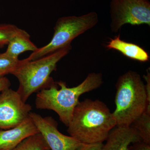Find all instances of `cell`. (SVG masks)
I'll list each match as a JSON object with an SVG mask.
<instances>
[{"label":"cell","instance_id":"19","mask_svg":"<svg viewBox=\"0 0 150 150\" xmlns=\"http://www.w3.org/2000/svg\"><path fill=\"white\" fill-rule=\"evenodd\" d=\"M11 83L8 79L5 77L0 78V92L7 88H10Z\"/></svg>","mask_w":150,"mask_h":150},{"label":"cell","instance_id":"10","mask_svg":"<svg viewBox=\"0 0 150 150\" xmlns=\"http://www.w3.org/2000/svg\"><path fill=\"white\" fill-rule=\"evenodd\" d=\"M101 150H128L131 144L142 141L138 131L131 126H116L110 131Z\"/></svg>","mask_w":150,"mask_h":150},{"label":"cell","instance_id":"17","mask_svg":"<svg viewBox=\"0 0 150 150\" xmlns=\"http://www.w3.org/2000/svg\"><path fill=\"white\" fill-rule=\"evenodd\" d=\"M103 146V143L83 144L77 150H101Z\"/></svg>","mask_w":150,"mask_h":150},{"label":"cell","instance_id":"8","mask_svg":"<svg viewBox=\"0 0 150 150\" xmlns=\"http://www.w3.org/2000/svg\"><path fill=\"white\" fill-rule=\"evenodd\" d=\"M29 116L50 150H77L83 144L73 137L61 133L58 130V123L51 116L43 117L31 112Z\"/></svg>","mask_w":150,"mask_h":150},{"label":"cell","instance_id":"6","mask_svg":"<svg viewBox=\"0 0 150 150\" xmlns=\"http://www.w3.org/2000/svg\"><path fill=\"white\" fill-rule=\"evenodd\" d=\"M110 7L112 32H118L125 24L150 25L149 0H111Z\"/></svg>","mask_w":150,"mask_h":150},{"label":"cell","instance_id":"9","mask_svg":"<svg viewBox=\"0 0 150 150\" xmlns=\"http://www.w3.org/2000/svg\"><path fill=\"white\" fill-rule=\"evenodd\" d=\"M39 133L29 116L13 128L7 130L0 129V150H12L25 139Z\"/></svg>","mask_w":150,"mask_h":150},{"label":"cell","instance_id":"1","mask_svg":"<svg viewBox=\"0 0 150 150\" xmlns=\"http://www.w3.org/2000/svg\"><path fill=\"white\" fill-rule=\"evenodd\" d=\"M116 126L112 113L104 103L86 99L75 107L67 132L83 144L103 143Z\"/></svg>","mask_w":150,"mask_h":150},{"label":"cell","instance_id":"2","mask_svg":"<svg viewBox=\"0 0 150 150\" xmlns=\"http://www.w3.org/2000/svg\"><path fill=\"white\" fill-rule=\"evenodd\" d=\"M102 74H89L84 80L76 86L67 87L64 82L60 81L38 92L35 100L37 109L52 110L67 127L71 119L75 107L81 95L96 89L103 83Z\"/></svg>","mask_w":150,"mask_h":150},{"label":"cell","instance_id":"15","mask_svg":"<svg viewBox=\"0 0 150 150\" xmlns=\"http://www.w3.org/2000/svg\"><path fill=\"white\" fill-rule=\"evenodd\" d=\"M20 60L15 59L5 53L0 54V78L6 75L12 74L18 66Z\"/></svg>","mask_w":150,"mask_h":150},{"label":"cell","instance_id":"20","mask_svg":"<svg viewBox=\"0 0 150 150\" xmlns=\"http://www.w3.org/2000/svg\"><path fill=\"white\" fill-rule=\"evenodd\" d=\"M145 80L146 82V90L147 95L148 101L150 103V73L148 72L147 75H144V76Z\"/></svg>","mask_w":150,"mask_h":150},{"label":"cell","instance_id":"11","mask_svg":"<svg viewBox=\"0 0 150 150\" xmlns=\"http://www.w3.org/2000/svg\"><path fill=\"white\" fill-rule=\"evenodd\" d=\"M106 47L109 50H116L124 56L140 62H146L149 60V56L144 49L137 44L121 40L119 35L110 39Z\"/></svg>","mask_w":150,"mask_h":150},{"label":"cell","instance_id":"12","mask_svg":"<svg viewBox=\"0 0 150 150\" xmlns=\"http://www.w3.org/2000/svg\"><path fill=\"white\" fill-rule=\"evenodd\" d=\"M38 48L30 40L28 33L20 28L8 44L5 53L10 57L18 59L19 55L22 53L27 51L34 52Z\"/></svg>","mask_w":150,"mask_h":150},{"label":"cell","instance_id":"3","mask_svg":"<svg viewBox=\"0 0 150 150\" xmlns=\"http://www.w3.org/2000/svg\"><path fill=\"white\" fill-rule=\"evenodd\" d=\"M115 86L116 108L112 114L117 126H130L146 109L150 111L146 85L139 74L128 71L119 76Z\"/></svg>","mask_w":150,"mask_h":150},{"label":"cell","instance_id":"21","mask_svg":"<svg viewBox=\"0 0 150 150\" xmlns=\"http://www.w3.org/2000/svg\"></svg>","mask_w":150,"mask_h":150},{"label":"cell","instance_id":"5","mask_svg":"<svg viewBox=\"0 0 150 150\" xmlns=\"http://www.w3.org/2000/svg\"><path fill=\"white\" fill-rule=\"evenodd\" d=\"M98 21V15L93 11L80 16L60 18L56 22L51 41L33 52L26 59L29 61L36 60L70 46L75 38L95 26Z\"/></svg>","mask_w":150,"mask_h":150},{"label":"cell","instance_id":"18","mask_svg":"<svg viewBox=\"0 0 150 150\" xmlns=\"http://www.w3.org/2000/svg\"><path fill=\"white\" fill-rule=\"evenodd\" d=\"M128 150H150V144L141 141L129 146Z\"/></svg>","mask_w":150,"mask_h":150},{"label":"cell","instance_id":"7","mask_svg":"<svg viewBox=\"0 0 150 150\" xmlns=\"http://www.w3.org/2000/svg\"><path fill=\"white\" fill-rule=\"evenodd\" d=\"M32 106L10 88L0 92V129L13 128L28 118Z\"/></svg>","mask_w":150,"mask_h":150},{"label":"cell","instance_id":"13","mask_svg":"<svg viewBox=\"0 0 150 150\" xmlns=\"http://www.w3.org/2000/svg\"><path fill=\"white\" fill-rule=\"evenodd\" d=\"M130 126L137 130L142 142L150 144V112L146 110Z\"/></svg>","mask_w":150,"mask_h":150},{"label":"cell","instance_id":"14","mask_svg":"<svg viewBox=\"0 0 150 150\" xmlns=\"http://www.w3.org/2000/svg\"><path fill=\"white\" fill-rule=\"evenodd\" d=\"M12 150H50L40 133L30 136Z\"/></svg>","mask_w":150,"mask_h":150},{"label":"cell","instance_id":"16","mask_svg":"<svg viewBox=\"0 0 150 150\" xmlns=\"http://www.w3.org/2000/svg\"><path fill=\"white\" fill-rule=\"evenodd\" d=\"M19 29L14 25L0 24V48L8 45Z\"/></svg>","mask_w":150,"mask_h":150},{"label":"cell","instance_id":"4","mask_svg":"<svg viewBox=\"0 0 150 150\" xmlns=\"http://www.w3.org/2000/svg\"><path fill=\"white\" fill-rule=\"evenodd\" d=\"M71 48L70 45L36 60H20L12 74L18 80L19 84L17 91L24 102L33 93L55 83L51 77V73L56 70L58 62L69 54Z\"/></svg>","mask_w":150,"mask_h":150}]
</instances>
